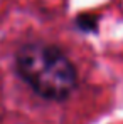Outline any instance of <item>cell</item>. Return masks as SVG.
Returning a JSON list of instances; mask_svg holds the SVG:
<instances>
[{"label": "cell", "mask_w": 123, "mask_h": 124, "mask_svg": "<svg viewBox=\"0 0 123 124\" xmlns=\"http://www.w3.org/2000/svg\"><path fill=\"white\" fill-rule=\"evenodd\" d=\"M15 69L22 81L47 101L61 102L78 87L74 64L52 44H24L15 54Z\"/></svg>", "instance_id": "obj_1"}, {"label": "cell", "mask_w": 123, "mask_h": 124, "mask_svg": "<svg viewBox=\"0 0 123 124\" xmlns=\"http://www.w3.org/2000/svg\"><path fill=\"white\" fill-rule=\"evenodd\" d=\"M76 27L83 30V32H91V30H96L98 27V19L91 14H81L78 19H76Z\"/></svg>", "instance_id": "obj_2"}]
</instances>
